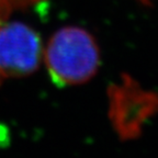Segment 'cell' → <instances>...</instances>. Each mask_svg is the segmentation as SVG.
I'll return each instance as SVG.
<instances>
[{
  "instance_id": "1",
  "label": "cell",
  "mask_w": 158,
  "mask_h": 158,
  "mask_svg": "<svg viewBox=\"0 0 158 158\" xmlns=\"http://www.w3.org/2000/svg\"><path fill=\"white\" fill-rule=\"evenodd\" d=\"M99 49L86 30L63 27L49 40L45 63L52 81L58 87L88 81L98 70Z\"/></svg>"
},
{
  "instance_id": "2",
  "label": "cell",
  "mask_w": 158,
  "mask_h": 158,
  "mask_svg": "<svg viewBox=\"0 0 158 158\" xmlns=\"http://www.w3.org/2000/svg\"><path fill=\"white\" fill-rule=\"evenodd\" d=\"M42 42L34 30L20 22L0 24V74L24 77L35 72L42 59Z\"/></svg>"
},
{
  "instance_id": "3",
  "label": "cell",
  "mask_w": 158,
  "mask_h": 158,
  "mask_svg": "<svg viewBox=\"0 0 158 158\" xmlns=\"http://www.w3.org/2000/svg\"><path fill=\"white\" fill-rule=\"evenodd\" d=\"M40 1V0H0V3L5 5L10 10L13 8H22L27 7V6L32 5V3Z\"/></svg>"
},
{
  "instance_id": "4",
  "label": "cell",
  "mask_w": 158,
  "mask_h": 158,
  "mask_svg": "<svg viewBox=\"0 0 158 158\" xmlns=\"http://www.w3.org/2000/svg\"><path fill=\"white\" fill-rule=\"evenodd\" d=\"M9 12H10L9 8L6 7V6L2 5V3H0V24L5 22L6 18L9 15Z\"/></svg>"
},
{
  "instance_id": "5",
  "label": "cell",
  "mask_w": 158,
  "mask_h": 158,
  "mask_svg": "<svg viewBox=\"0 0 158 158\" xmlns=\"http://www.w3.org/2000/svg\"><path fill=\"white\" fill-rule=\"evenodd\" d=\"M3 79H5V78H3V76L1 74H0V84H1V81H2Z\"/></svg>"
},
{
  "instance_id": "6",
  "label": "cell",
  "mask_w": 158,
  "mask_h": 158,
  "mask_svg": "<svg viewBox=\"0 0 158 158\" xmlns=\"http://www.w3.org/2000/svg\"><path fill=\"white\" fill-rule=\"evenodd\" d=\"M142 1H143V2H148L149 0H142Z\"/></svg>"
}]
</instances>
